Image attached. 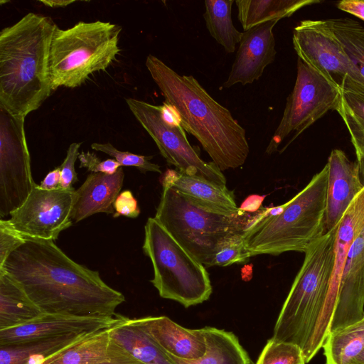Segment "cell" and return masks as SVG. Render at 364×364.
Here are the masks:
<instances>
[{
    "mask_svg": "<svg viewBox=\"0 0 364 364\" xmlns=\"http://www.w3.org/2000/svg\"><path fill=\"white\" fill-rule=\"evenodd\" d=\"M337 7L364 21V0H343L337 3Z\"/></svg>",
    "mask_w": 364,
    "mask_h": 364,
    "instance_id": "f35d334b",
    "label": "cell"
},
{
    "mask_svg": "<svg viewBox=\"0 0 364 364\" xmlns=\"http://www.w3.org/2000/svg\"><path fill=\"white\" fill-rule=\"evenodd\" d=\"M144 253L154 268L150 281L161 297L185 308L209 299L213 287L204 265L183 248L154 218L144 226Z\"/></svg>",
    "mask_w": 364,
    "mask_h": 364,
    "instance_id": "ba28073f",
    "label": "cell"
},
{
    "mask_svg": "<svg viewBox=\"0 0 364 364\" xmlns=\"http://www.w3.org/2000/svg\"><path fill=\"white\" fill-rule=\"evenodd\" d=\"M328 172L326 165L284 204L256 213L242 233L250 257L305 252L323 235Z\"/></svg>",
    "mask_w": 364,
    "mask_h": 364,
    "instance_id": "277c9868",
    "label": "cell"
},
{
    "mask_svg": "<svg viewBox=\"0 0 364 364\" xmlns=\"http://www.w3.org/2000/svg\"><path fill=\"white\" fill-rule=\"evenodd\" d=\"M132 319L168 355L186 360H197L205 352L202 328H184L166 316Z\"/></svg>",
    "mask_w": 364,
    "mask_h": 364,
    "instance_id": "d6986e66",
    "label": "cell"
},
{
    "mask_svg": "<svg viewBox=\"0 0 364 364\" xmlns=\"http://www.w3.org/2000/svg\"><path fill=\"white\" fill-rule=\"evenodd\" d=\"M122 27L110 22L79 21L67 29L57 25L52 37L49 69L53 91L75 88L115 60Z\"/></svg>",
    "mask_w": 364,
    "mask_h": 364,
    "instance_id": "8992f818",
    "label": "cell"
},
{
    "mask_svg": "<svg viewBox=\"0 0 364 364\" xmlns=\"http://www.w3.org/2000/svg\"><path fill=\"white\" fill-rule=\"evenodd\" d=\"M124 173L122 167L112 175L92 173L75 191L70 215L73 222L78 223L94 214H114V202L120 193Z\"/></svg>",
    "mask_w": 364,
    "mask_h": 364,
    "instance_id": "ffe728a7",
    "label": "cell"
},
{
    "mask_svg": "<svg viewBox=\"0 0 364 364\" xmlns=\"http://www.w3.org/2000/svg\"><path fill=\"white\" fill-rule=\"evenodd\" d=\"M161 185L171 187L193 203L210 211L234 214L240 210L233 193L226 186L222 187L176 170L167 169L162 176Z\"/></svg>",
    "mask_w": 364,
    "mask_h": 364,
    "instance_id": "44dd1931",
    "label": "cell"
},
{
    "mask_svg": "<svg viewBox=\"0 0 364 364\" xmlns=\"http://www.w3.org/2000/svg\"><path fill=\"white\" fill-rule=\"evenodd\" d=\"M293 46L306 64L341 85L346 76L364 85V78L351 62L327 20H303L293 31Z\"/></svg>",
    "mask_w": 364,
    "mask_h": 364,
    "instance_id": "4fadbf2b",
    "label": "cell"
},
{
    "mask_svg": "<svg viewBox=\"0 0 364 364\" xmlns=\"http://www.w3.org/2000/svg\"><path fill=\"white\" fill-rule=\"evenodd\" d=\"M234 0H205L203 17L210 36L225 49L231 53L235 52L237 43H240L242 33L233 25L232 6Z\"/></svg>",
    "mask_w": 364,
    "mask_h": 364,
    "instance_id": "f546056e",
    "label": "cell"
},
{
    "mask_svg": "<svg viewBox=\"0 0 364 364\" xmlns=\"http://www.w3.org/2000/svg\"><path fill=\"white\" fill-rule=\"evenodd\" d=\"M0 269L14 278L44 314L114 317L125 301L98 271L75 262L53 240L26 238Z\"/></svg>",
    "mask_w": 364,
    "mask_h": 364,
    "instance_id": "6da1fadb",
    "label": "cell"
},
{
    "mask_svg": "<svg viewBox=\"0 0 364 364\" xmlns=\"http://www.w3.org/2000/svg\"><path fill=\"white\" fill-rule=\"evenodd\" d=\"M255 364H306L301 348L292 343L269 339Z\"/></svg>",
    "mask_w": 364,
    "mask_h": 364,
    "instance_id": "1f68e13d",
    "label": "cell"
},
{
    "mask_svg": "<svg viewBox=\"0 0 364 364\" xmlns=\"http://www.w3.org/2000/svg\"><path fill=\"white\" fill-rule=\"evenodd\" d=\"M100 364H144L130 355L127 350L119 346L116 355L112 360Z\"/></svg>",
    "mask_w": 364,
    "mask_h": 364,
    "instance_id": "b9f144b4",
    "label": "cell"
},
{
    "mask_svg": "<svg viewBox=\"0 0 364 364\" xmlns=\"http://www.w3.org/2000/svg\"><path fill=\"white\" fill-rule=\"evenodd\" d=\"M24 119L0 106L1 219L21 207L36 185L31 174Z\"/></svg>",
    "mask_w": 364,
    "mask_h": 364,
    "instance_id": "8fae6325",
    "label": "cell"
},
{
    "mask_svg": "<svg viewBox=\"0 0 364 364\" xmlns=\"http://www.w3.org/2000/svg\"><path fill=\"white\" fill-rule=\"evenodd\" d=\"M364 317V226L348 250L340 278L330 333Z\"/></svg>",
    "mask_w": 364,
    "mask_h": 364,
    "instance_id": "e0dca14e",
    "label": "cell"
},
{
    "mask_svg": "<svg viewBox=\"0 0 364 364\" xmlns=\"http://www.w3.org/2000/svg\"><path fill=\"white\" fill-rule=\"evenodd\" d=\"M121 316L117 314L114 317L100 318L43 314L25 324L0 330V346L41 338L97 332L114 326L120 320Z\"/></svg>",
    "mask_w": 364,
    "mask_h": 364,
    "instance_id": "9a60e30c",
    "label": "cell"
},
{
    "mask_svg": "<svg viewBox=\"0 0 364 364\" xmlns=\"http://www.w3.org/2000/svg\"><path fill=\"white\" fill-rule=\"evenodd\" d=\"M109 328L90 334L68 349L46 359L44 364H100L112 360L119 346L112 341Z\"/></svg>",
    "mask_w": 364,
    "mask_h": 364,
    "instance_id": "484cf974",
    "label": "cell"
},
{
    "mask_svg": "<svg viewBox=\"0 0 364 364\" xmlns=\"http://www.w3.org/2000/svg\"><path fill=\"white\" fill-rule=\"evenodd\" d=\"M364 226V188L351 202L345 213L336 232L335 261L326 304L315 325L309 341L303 352L308 363L322 348L330 333L336 309L338 288L346 257L351 244Z\"/></svg>",
    "mask_w": 364,
    "mask_h": 364,
    "instance_id": "5bb4252c",
    "label": "cell"
},
{
    "mask_svg": "<svg viewBox=\"0 0 364 364\" xmlns=\"http://www.w3.org/2000/svg\"><path fill=\"white\" fill-rule=\"evenodd\" d=\"M165 102L174 106L181 126L193 135L220 171L244 164L250 148L245 129L192 75H179L153 55L145 62Z\"/></svg>",
    "mask_w": 364,
    "mask_h": 364,
    "instance_id": "7a4b0ae2",
    "label": "cell"
},
{
    "mask_svg": "<svg viewBox=\"0 0 364 364\" xmlns=\"http://www.w3.org/2000/svg\"><path fill=\"white\" fill-rule=\"evenodd\" d=\"M322 348L326 364H350L364 349V317L331 332Z\"/></svg>",
    "mask_w": 364,
    "mask_h": 364,
    "instance_id": "f1b7e54d",
    "label": "cell"
},
{
    "mask_svg": "<svg viewBox=\"0 0 364 364\" xmlns=\"http://www.w3.org/2000/svg\"><path fill=\"white\" fill-rule=\"evenodd\" d=\"M279 20L263 22L244 32L235 59L224 87L235 84H251L263 74L265 68L275 59L273 28Z\"/></svg>",
    "mask_w": 364,
    "mask_h": 364,
    "instance_id": "2e32d148",
    "label": "cell"
},
{
    "mask_svg": "<svg viewBox=\"0 0 364 364\" xmlns=\"http://www.w3.org/2000/svg\"><path fill=\"white\" fill-rule=\"evenodd\" d=\"M92 333L70 334L0 346V364H27L32 355H43L48 359Z\"/></svg>",
    "mask_w": 364,
    "mask_h": 364,
    "instance_id": "83f0119b",
    "label": "cell"
},
{
    "mask_svg": "<svg viewBox=\"0 0 364 364\" xmlns=\"http://www.w3.org/2000/svg\"><path fill=\"white\" fill-rule=\"evenodd\" d=\"M339 86L336 110L349 132L357 159H364V85L346 76Z\"/></svg>",
    "mask_w": 364,
    "mask_h": 364,
    "instance_id": "d4e9b609",
    "label": "cell"
},
{
    "mask_svg": "<svg viewBox=\"0 0 364 364\" xmlns=\"http://www.w3.org/2000/svg\"><path fill=\"white\" fill-rule=\"evenodd\" d=\"M81 143L73 142L70 144L66 156L60 165V188L65 190L73 189V184L78 181L75 164L80 155Z\"/></svg>",
    "mask_w": 364,
    "mask_h": 364,
    "instance_id": "e575fe53",
    "label": "cell"
},
{
    "mask_svg": "<svg viewBox=\"0 0 364 364\" xmlns=\"http://www.w3.org/2000/svg\"><path fill=\"white\" fill-rule=\"evenodd\" d=\"M78 159L80 168H86L92 173H103L106 174H114L122 167L121 165L114 159H109L101 161L97 155L90 151H82Z\"/></svg>",
    "mask_w": 364,
    "mask_h": 364,
    "instance_id": "8d00e7d4",
    "label": "cell"
},
{
    "mask_svg": "<svg viewBox=\"0 0 364 364\" xmlns=\"http://www.w3.org/2000/svg\"><path fill=\"white\" fill-rule=\"evenodd\" d=\"M26 239L12 229L6 220H0V267L10 254L23 245Z\"/></svg>",
    "mask_w": 364,
    "mask_h": 364,
    "instance_id": "d590c367",
    "label": "cell"
},
{
    "mask_svg": "<svg viewBox=\"0 0 364 364\" xmlns=\"http://www.w3.org/2000/svg\"><path fill=\"white\" fill-rule=\"evenodd\" d=\"M113 207L114 209V218L123 215L135 218L140 213L137 200L129 190L124 191L117 196Z\"/></svg>",
    "mask_w": 364,
    "mask_h": 364,
    "instance_id": "74e56055",
    "label": "cell"
},
{
    "mask_svg": "<svg viewBox=\"0 0 364 364\" xmlns=\"http://www.w3.org/2000/svg\"><path fill=\"white\" fill-rule=\"evenodd\" d=\"M255 214L241 209L234 214L210 211L162 186L154 218L197 260L211 267L219 244L231 235L242 233Z\"/></svg>",
    "mask_w": 364,
    "mask_h": 364,
    "instance_id": "52a82bcc",
    "label": "cell"
},
{
    "mask_svg": "<svg viewBox=\"0 0 364 364\" xmlns=\"http://www.w3.org/2000/svg\"><path fill=\"white\" fill-rule=\"evenodd\" d=\"M319 0H237V18L244 31L263 22L289 17Z\"/></svg>",
    "mask_w": 364,
    "mask_h": 364,
    "instance_id": "4316f807",
    "label": "cell"
},
{
    "mask_svg": "<svg viewBox=\"0 0 364 364\" xmlns=\"http://www.w3.org/2000/svg\"><path fill=\"white\" fill-rule=\"evenodd\" d=\"M126 102L139 124L156 143L167 163L181 173L225 187L226 179L215 164L203 161L198 147L189 143L182 126L172 127L161 117L160 106L134 98Z\"/></svg>",
    "mask_w": 364,
    "mask_h": 364,
    "instance_id": "30bf717a",
    "label": "cell"
},
{
    "mask_svg": "<svg viewBox=\"0 0 364 364\" xmlns=\"http://www.w3.org/2000/svg\"><path fill=\"white\" fill-rule=\"evenodd\" d=\"M242 233L231 235L219 244L212 266L226 267L235 263L240 264L251 257L245 248Z\"/></svg>",
    "mask_w": 364,
    "mask_h": 364,
    "instance_id": "836d02e7",
    "label": "cell"
},
{
    "mask_svg": "<svg viewBox=\"0 0 364 364\" xmlns=\"http://www.w3.org/2000/svg\"><path fill=\"white\" fill-rule=\"evenodd\" d=\"M43 314L21 286L0 269V330L25 324Z\"/></svg>",
    "mask_w": 364,
    "mask_h": 364,
    "instance_id": "603a6c76",
    "label": "cell"
},
{
    "mask_svg": "<svg viewBox=\"0 0 364 364\" xmlns=\"http://www.w3.org/2000/svg\"><path fill=\"white\" fill-rule=\"evenodd\" d=\"M337 228L317 239L304 262L276 321L272 338L305 350L323 311L330 288Z\"/></svg>",
    "mask_w": 364,
    "mask_h": 364,
    "instance_id": "5b68a950",
    "label": "cell"
},
{
    "mask_svg": "<svg viewBox=\"0 0 364 364\" xmlns=\"http://www.w3.org/2000/svg\"><path fill=\"white\" fill-rule=\"evenodd\" d=\"M350 364H364V349L355 357Z\"/></svg>",
    "mask_w": 364,
    "mask_h": 364,
    "instance_id": "bcb514c9",
    "label": "cell"
},
{
    "mask_svg": "<svg viewBox=\"0 0 364 364\" xmlns=\"http://www.w3.org/2000/svg\"><path fill=\"white\" fill-rule=\"evenodd\" d=\"M328 178L323 219V235L337 228L349 205L363 190L357 161L340 149H333L327 164Z\"/></svg>",
    "mask_w": 364,
    "mask_h": 364,
    "instance_id": "ac0fdd59",
    "label": "cell"
},
{
    "mask_svg": "<svg viewBox=\"0 0 364 364\" xmlns=\"http://www.w3.org/2000/svg\"><path fill=\"white\" fill-rule=\"evenodd\" d=\"M109 334L113 342L144 364H174L132 318L122 315Z\"/></svg>",
    "mask_w": 364,
    "mask_h": 364,
    "instance_id": "cb8c5ba5",
    "label": "cell"
},
{
    "mask_svg": "<svg viewBox=\"0 0 364 364\" xmlns=\"http://www.w3.org/2000/svg\"><path fill=\"white\" fill-rule=\"evenodd\" d=\"M75 189L44 190L36 184L18 209L6 220L9 225L25 239L54 240L70 227Z\"/></svg>",
    "mask_w": 364,
    "mask_h": 364,
    "instance_id": "7c38bea8",
    "label": "cell"
},
{
    "mask_svg": "<svg viewBox=\"0 0 364 364\" xmlns=\"http://www.w3.org/2000/svg\"><path fill=\"white\" fill-rule=\"evenodd\" d=\"M205 352L197 360H186L168 355L174 364H252L238 338L231 331L215 327L202 328Z\"/></svg>",
    "mask_w": 364,
    "mask_h": 364,
    "instance_id": "7402d4cb",
    "label": "cell"
},
{
    "mask_svg": "<svg viewBox=\"0 0 364 364\" xmlns=\"http://www.w3.org/2000/svg\"><path fill=\"white\" fill-rule=\"evenodd\" d=\"M161 117L164 121L170 126L179 127L181 126V117L177 109L164 102L160 106Z\"/></svg>",
    "mask_w": 364,
    "mask_h": 364,
    "instance_id": "ab89813d",
    "label": "cell"
},
{
    "mask_svg": "<svg viewBox=\"0 0 364 364\" xmlns=\"http://www.w3.org/2000/svg\"><path fill=\"white\" fill-rule=\"evenodd\" d=\"M264 196H250V197L247 198L239 208L247 213L255 212L261 205Z\"/></svg>",
    "mask_w": 364,
    "mask_h": 364,
    "instance_id": "7bdbcfd3",
    "label": "cell"
},
{
    "mask_svg": "<svg viewBox=\"0 0 364 364\" xmlns=\"http://www.w3.org/2000/svg\"><path fill=\"white\" fill-rule=\"evenodd\" d=\"M41 3L44 4L46 6L51 8H59V7H65L68 5L76 2V1H66V0H41Z\"/></svg>",
    "mask_w": 364,
    "mask_h": 364,
    "instance_id": "ee69618b",
    "label": "cell"
},
{
    "mask_svg": "<svg viewBox=\"0 0 364 364\" xmlns=\"http://www.w3.org/2000/svg\"><path fill=\"white\" fill-rule=\"evenodd\" d=\"M60 168H55L48 173L46 177L40 183L41 188L44 190H55L60 188Z\"/></svg>",
    "mask_w": 364,
    "mask_h": 364,
    "instance_id": "60d3db41",
    "label": "cell"
},
{
    "mask_svg": "<svg viewBox=\"0 0 364 364\" xmlns=\"http://www.w3.org/2000/svg\"><path fill=\"white\" fill-rule=\"evenodd\" d=\"M326 20L345 53L364 78V26L350 18Z\"/></svg>",
    "mask_w": 364,
    "mask_h": 364,
    "instance_id": "4dcf8cb0",
    "label": "cell"
},
{
    "mask_svg": "<svg viewBox=\"0 0 364 364\" xmlns=\"http://www.w3.org/2000/svg\"><path fill=\"white\" fill-rule=\"evenodd\" d=\"M55 26L31 12L0 32V106L12 115L26 117L53 92L49 57Z\"/></svg>",
    "mask_w": 364,
    "mask_h": 364,
    "instance_id": "3957f363",
    "label": "cell"
},
{
    "mask_svg": "<svg viewBox=\"0 0 364 364\" xmlns=\"http://www.w3.org/2000/svg\"><path fill=\"white\" fill-rule=\"evenodd\" d=\"M91 148L95 151L103 152L116 160L121 166H134L142 173L152 171L161 173L160 166L150 161L152 156H146L122 151L116 149L110 143H97L91 144Z\"/></svg>",
    "mask_w": 364,
    "mask_h": 364,
    "instance_id": "d6a6232c",
    "label": "cell"
},
{
    "mask_svg": "<svg viewBox=\"0 0 364 364\" xmlns=\"http://www.w3.org/2000/svg\"><path fill=\"white\" fill-rule=\"evenodd\" d=\"M339 97L340 86L338 84L298 58L294 88L287 98L282 117L266 153L271 154L275 151L284 139L293 134L287 147L328 112L336 110Z\"/></svg>",
    "mask_w": 364,
    "mask_h": 364,
    "instance_id": "9c48e42d",
    "label": "cell"
},
{
    "mask_svg": "<svg viewBox=\"0 0 364 364\" xmlns=\"http://www.w3.org/2000/svg\"><path fill=\"white\" fill-rule=\"evenodd\" d=\"M361 181L364 185V159H357Z\"/></svg>",
    "mask_w": 364,
    "mask_h": 364,
    "instance_id": "f6af8a7d",
    "label": "cell"
}]
</instances>
